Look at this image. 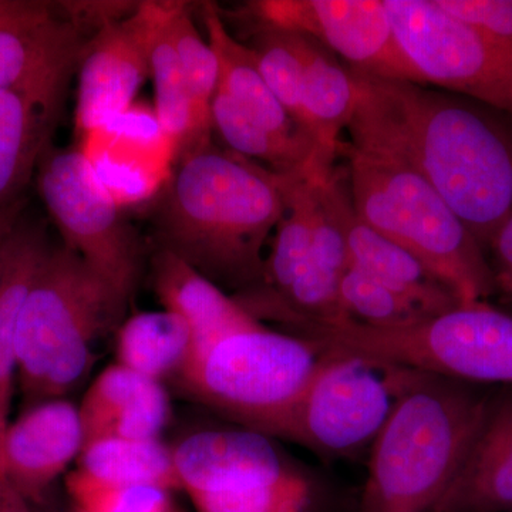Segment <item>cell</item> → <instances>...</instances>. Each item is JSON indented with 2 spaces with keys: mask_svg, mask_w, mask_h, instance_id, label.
I'll use <instances>...</instances> for the list:
<instances>
[{
  "mask_svg": "<svg viewBox=\"0 0 512 512\" xmlns=\"http://www.w3.org/2000/svg\"><path fill=\"white\" fill-rule=\"evenodd\" d=\"M350 72V146L416 168L487 252L512 215L511 114L427 84Z\"/></svg>",
  "mask_w": 512,
  "mask_h": 512,
  "instance_id": "6da1fadb",
  "label": "cell"
},
{
  "mask_svg": "<svg viewBox=\"0 0 512 512\" xmlns=\"http://www.w3.org/2000/svg\"><path fill=\"white\" fill-rule=\"evenodd\" d=\"M296 177L259 167L212 140L183 148L157 212L158 248L239 293L264 286L265 242Z\"/></svg>",
  "mask_w": 512,
  "mask_h": 512,
  "instance_id": "7a4b0ae2",
  "label": "cell"
},
{
  "mask_svg": "<svg viewBox=\"0 0 512 512\" xmlns=\"http://www.w3.org/2000/svg\"><path fill=\"white\" fill-rule=\"evenodd\" d=\"M390 369L397 399L372 444L363 511L431 512L456 477L493 392Z\"/></svg>",
  "mask_w": 512,
  "mask_h": 512,
  "instance_id": "3957f363",
  "label": "cell"
},
{
  "mask_svg": "<svg viewBox=\"0 0 512 512\" xmlns=\"http://www.w3.org/2000/svg\"><path fill=\"white\" fill-rule=\"evenodd\" d=\"M357 217L420 259L460 305L495 295L490 262L439 192L406 161L340 144Z\"/></svg>",
  "mask_w": 512,
  "mask_h": 512,
  "instance_id": "277c9868",
  "label": "cell"
},
{
  "mask_svg": "<svg viewBox=\"0 0 512 512\" xmlns=\"http://www.w3.org/2000/svg\"><path fill=\"white\" fill-rule=\"evenodd\" d=\"M126 299L69 248H52L15 336L16 372L30 402L60 399L83 379L94 342L119 325Z\"/></svg>",
  "mask_w": 512,
  "mask_h": 512,
  "instance_id": "5b68a950",
  "label": "cell"
},
{
  "mask_svg": "<svg viewBox=\"0 0 512 512\" xmlns=\"http://www.w3.org/2000/svg\"><path fill=\"white\" fill-rule=\"evenodd\" d=\"M322 359L311 340L258 325L221 339L177 376L198 400L245 429L284 437Z\"/></svg>",
  "mask_w": 512,
  "mask_h": 512,
  "instance_id": "8992f818",
  "label": "cell"
},
{
  "mask_svg": "<svg viewBox=\"0 0 512 512\" xmlns=\"http://www.w3.org/2000/svg\"><path fill=\"white\" fill-rule=\"evenodd\" d=\"M333 342L343 355L377 366L477 386H512V316L487 302L460 305L400 329L345 323Z\"/></svg>",
  "mask_w": 512,
  "mask_h": 512,
  "instance_id": "52a82bcc",
  "label": "cell"
},
{
  "mask_svg": "<svg viewBox=\"0 0 512 512\" xmlns=\"http://www.w3.org/2000/svg\"><path fill=\"white\" fill-rule=\"evenodd\" d=\"M37 187L64 247L128 301L140 278V239L83 151L50 146L37 168Z\"/></svg>",
  "mask_w": 512,
  "mask_h": 512,
  "instance_id": "ba28073f",
  "label": "cell"
},
{
  "mask_svg": "<svg viewBox=\"0 0 512 512\" xmlns=\"http://www.w3.org/2000/svg\"><path fill=\"white\" fill-rule=\"evenodd\" d=\"M404 55L424 82L512 116V45L461 22L434 0H383Z\"/></svg>",
  "mask_w": 512,
  "mask_h": 512,
  "instance_id": "9c48e42d",
  "label": "cell"
},
{
  "mask_svg": "<svg viewBox=\"0 0 512 512\" xmlns=\"http://www.w3.org/2000/svg\"><path fill=\"white\" fill-rule=\"evenodd\" d=\"M397 392L390 367L357 357L323 355L289 417L284 437L323 456H346L373 444Z\"/></svg>",
  "mask_w": 512,
  "mask_h": 512,
  "instance_id": "30bf717a",
  "label": "cell"
},
{
  "mask_svg": "<svg viewBox=\"0 0 512 512\" xmlns=\"http://www.w3.org/2000/svg\"><path fill=\"white\" fill-rule=\"evenodd\" d=\"M245 13L255 25L315 40L356 72L426 84L404 55L383 0H258Z\"/></svg>",
  "mask_w": 512,
  "mask_h": 512,
  "instance_id": "8fae6325",
  "label": "cell"
},
{
  "mask_svg": "<svg viewBox=\"0 0 512 512\" xmlns=\"http://www.w3.org/2000/svg\"><path fill=\"white\" fill-rule=\"evenodd\" d=\"M157 2H138L127 18L90 37L77 73L74 124L86 137L133 107L134 97L150 77L151 28Z\"/></svg>",
  "mask_w": 512,
  "mask_h": 512,
  "instance_id": "7c38bea8",
  "label": "cell"
},
{
  "mask_svg": "<svg viewBox=\"0 0 512 512\" xmlns=\"http://www.w3.org/2000/svg\"><path fill=\"white\" fill-rule=\"evenodd\" d=\"M90 37L62 2L0 0V93L73 76Z\"/></svg>",
  "mask_w": 512,
  "mask_h": 512,
  "instance_id": "4fadbf2b",
  "label": "cell"
},
{
  "mask_svg": "<svg viewBox=\"0 0 512 512\" xmlns=\"http://www.w3.org/2000/svg\"><path fill=\"white\" fill-rule=\"evenodd\" d=\"M84 138L87 143L80 150L121 208L150 200L164 188L178 153L156 113L140 107Z\"/></svg>",
  "mask_w": 512,
  "mask_h": 512,
  "instance_id": "5bb4252c",
  "label": "cell"
},
{
  "mask_svg": "<svg viewBox=\"0 0 512 512\" xmlns=\"http://www.w3.org/2000/svg\"><path fill=\"white\" fill-rule=\"evenodd\" d=\"M83 444L79 407L63 399L37 403L9 423L0 471L28 503H39L79 458Z\"/></svg>",
  "mask_w": 512,
  "mask_h": 512,
  "instance_id": "9a60e30c",
  "label": "cell"
},
{
  "mask_svg": "<svg viewBox=\"0 0 512 512\" xmlns=\"http://www.w3.org/2000/svg\"><path fill=\"white\" fill-rule=\"evenodd\" d=\"M320 188L342 227L350 265L419 303L431 315L460 306L456 295L420 259L357 217L349 185L339 171L335 170L333 177L328 183L320 184Z\"/></svg>",
  "mask_w": 512,
  "mask_h": 512,
  "instance_id": "2e32d148",
  "label": "cell"
},
{
  "mask_svg": "<svg viewBox=\"0 0 512 512\" xmlns=\"http://www.w3.org/2000/svg\"><path fill=\"white\" fill-rule=\"evenodd\" d=\"M173 460L188 495L268 483L289 468L268 436L248 429L194 434L174 448Z\"/></svg>",
  "mask_w": 512,
  "mask_h": 512,
  "instance_id": "e0dca14e",
  "label": "cell"
},
{
  "mask_svg": "<svg viewBox=\"0 0 512 512\" xmlns=\"http://www.w3.org/2000/svg\"><path fill=\"white\" fill-rule=\"evenodd\" d=\"M431 512H512V386L491 394L456 477Z\"/></svg>",
  "mask_w": 512,
  "mask_h": 512,
  "instance_id": "ac0fdd59",
  "label": "cell"
},
{
  "mask_svg": "<svg viewBox=\"0 0 512 512\" xmlns=\"http://www.w3.org/2000/svg\"><path fill=\"white\" fill-rule=\"evenodd\" d=\"M72 76L0 93V208L20 200L52 144Z\"/></svg>",
  "mask_w": 512,
  "mask_h": 512,
  "instance_id": "d6986e66",
  "label": "cell"
},
{
  "mask_svg": "<svg viewBox=\"0 0 512 512\" xmlns=\"http://www.w3.org/2000/svg\"><path fill=\"white\" fill-rule=\"evenodd\" d=\"M151 278L164 309L177 313L190 328L191 350L183 369L221 339L261 325L237 299L168 249L154 254Z\"/></svg>",
  "mask_w": 512,
  "mask_h": 512,
  "instance_id": "ffe728a7",
  "label": "cell"
},
{
  "mask_svg": "<svg viewBox=\"0 0 512 512\" xmlns=\"http://www.w3.org/2000/svg\"><path fill=\"white\" fill-rule=\"evenodd\" d=\"M84 444L104 439L157 440L170 417L163 384L120 363L94 379L79 406Z\"/></svg>",
  "mask_w": 512,
  "mask_h": 512,
  "instance_id": "44dd1931",
  "label": "cell"
},
{
  "mask_svg": "<svg viewBox=\"0 0 512 512\" xmlns=\"http://www.w3.org/2000/svg\"><path fill=\"white\" fill-rule=\"evenodd\" d=\"M356 104L355 77L326 47L309 39L302 83L299 130L311 138L313 161L309 181L328 183L335 173L340 133L348 128Z\"/></svg>",
  "mask_w": 512,
  "mask_h": 512,
  "instance_id": "7402d4cb",
  "label": "cell"
},
{
  "mask_svg": "<svg viewBox=\"0 0 512 512\" xmlns=\"http://www.w3.org/2000/svg\"><path fill=\"white\" fill-rule=\"evenodd\" d=\"M52 247L40 222L20 218L0 242V460L9 426L20 311ZM2 473V471H0Z\"/></svg>",
  "mask_w": 512,
  "mask_h": 512,
  "instance_id": "603a6c76",
  "label": "cell"
},
{
  "mask_svg": "<svg viewBox=\"0 0 512 512\" xmlns=\"http://www.w3.org/2000/svg\"><path fill=\"white\" fill-rule=\"evenodd\" d=\"M201 9L208 43L220 64L218 89L227 93L252 119L276 136L285 140H311L299 130L295 121L276 100L259 72L251 47L239 42L228 32L218 6L205 2Z\"/></svg>",
  "mask_w": 512,
  "mask_h": 512,
  "instance_id": "cb8c5ba5",
  "label": "cell"
},
{
  "mask_svg": "<svg viewBox=\"0 0 512 512\" xmlns=\"http://www.w3.org/2000/svg\"><path fill=\"white\" fill-rule=\"evenodd\" d=\"M171 5L173 2H157L148 60L154 84V113L164 133L177 144L180 151L200 141L194 101L171 39Z\"/></svg>",
  "mask_w": 512,
  "mask_h": 512,
  "instance_id": "d4e9b609",
  "label": "cell"
},
{
  "mask_svg": "<svg viewBox=\"0 0 512 512\" xmlns=\"http://www.w3.org/2000/svg\"><path fill=\"white\" fill-rule=\"evenodd\" d=\"M190 350V328L167 309L136 313L117 330V363L158 382L171 373L177 375Z\"/></svg>",
  "mask_w": 512,
  "mask_h": 512,
  "instance_id": "484cf974",
  "label": "cell"
},
{
  "mask_svg": "<svg viewBox=\"0 0 512 512\" xmlns=\"http://www.w3.org/2000/svg\"><path fill=\"white\" fill-rule=\"evenodd\" d=\"M211 124L232 153L268 164L275 173L305 175L308 180L313 161V144L308 138L285 140L276 136L220 89L212 100Z\"/></svg>",
  "mask_w": 512,
  "mask_h": 512,
  "instance_id": "4316f807",
  "label": "cell"
},
{
  "mask_svg": "<svg viewBox=\"0 0 512 512\" xmlns=\"http://www.w3.org/2000/svg\"><path fill=\"white\" fill-rule=\"evenodd\" d=\"M79 470L113 485H153L181 490L175 473L173 450L160 440L104 439L83 447Z\"/></svg>",
  "mask_w": 512,
  "mask_h": 512,
  "instance_id": "83f0119b",
  "label": "cell"
},
{
  "mask_svg": "<svg viewBox=\"0 0 512 512\" xmlns=\"http://www.w3.org/2000/svg\"><path fill=\"white\" fill-rule=\"evenodd\" d=\"M313 200L315 183L302 175L293 178L265 262V284L259 286L272 295L285 296L311 269Z\"/></svg>",
  "mask_w": 512,
  "mask_h": 512,
  "instance_id": "f1b7e54d",
  "label": "cell"
},
{
  "mask_svg": "<svg viewBox=\"0 0 512 512\" xmlns=\"http://www.w3.org/2000/svg\"><path fill=\"white\" fill-rule=\"evenodd\" d=\"M170 33L194 101L198 141H210L211 104L220 83V64L210 43L202 39L192 22L188 3L173 2L171 5Z\"/></svg>",
  "mask_w": 512,
  "mask_h": 512,
  "instance_id": "f546056e",
  "label": "cell"
},
{
  "mask_svg": "<svg viewBox=\"0 0 512 512\" xmlns=\"http://www.w3.org/2000/svg\"><path fill=\"white\" fill-rule=\"evenodd\" d=\"M255 29L249 47L254 52L259 72L276 100L299 127L309 37L269 26L255 25Z\"/></svg>",
  "mask_w": 512,
  "mask_h": 512,
  "instance_id": "4dcf8cb0",
  "label": "cell"
},
{
  "mask_svg": "<svg viewBox=\"0 0 512 512\" xmlns=\"http://www.w3.org/2000/svg\"><path fill=\"white\" fill-rule=\"evenodd\" d=\"M339 299L346 320L369 328H406L434 316L352 265L340 279Z\"/></svg>",
  "mask_w": 512,
  "mask_h": 512,
  "instance_id": "1f68e13d",
  "label": "cell"
},
{
  "mask_svg": "<svg viewBox=\"0 0 512 512\" xmlns=\"http://www.w3.org/2000/svg\"><path fill=\"white\" fill-rule=\"evenodd\" d=\"M197 512H311L315 485L288 468L268 483L222 493L191 494Z\"/></svg>",
  "mask_w": 512,
  "mask_h": 512,
  "instance_id": "d6a6232c",
  "label": "cell"
},
{
  "mask_svg": "<svg viewBox=\"0 0 512 512\" xmlns=\"http://www.w3.org/2000/svg\"><path fill=\"white\" fill-rule=\"evenodd\" d=\"M74 512H181L170 491L153 485H113L94 480L79 468L66 477Z\"/></svg>",
  "mask_w": 512,
  "mask_h": 512,
  "instance_id": "836d02e7",
  "label": "cell"
},
{
  "mask_svg": "<svg viewBox=\"0 0 512 512\" xmlns=\"http://www.w3.org/2000/svg\"><path fill=\"white\" fill-rule=\"evenodd\" d=\"M488 252L491 254L495 295L512 305V215L498 229Z\"/></svg>",
  "mask_w": 512,
  "mask_h": 512,
  "instance_id": "e575fe53",
  "label": "cell"
},
{
  "mask_svg": "<svg viewBox=\"0 0 512 512\" xmlns=\"http://www.w3.org/2000/svg\"><path fill=\"white\" fill-rule=\"evenodd\" d=\"M25 208V198H20V200L0 208V242L8 237L10 231L16 227L20 218L25 214Z\"/></svg>",
  "mask_w": 512,
  "mask_h": 512,
  "instance_id": "d590c367",
  "label": "cell"
},
{
  "mask_svg": "<svg viewBox=\"0 0 512 512\" xmlns=\"http://www.w3.org/2000/svg\"><path fill=\"white\" fill-rule=\"evenodd\" d=\"M2 512H32L30 503L15 488L10 487L6 480L3 488Z\"/></svg>",
  "mask_w": 512,
  "mask_h": 512,
  "instance_id": "8d00e7d4",
  "label": "cell"
},
{
  "mask_svg": "<svg viewBox=\"0 0 512 512\" xmlns=\"http://www.w3.org/2000/svg\"><path fill=\"white\" fill-rule=\"evenodd\" d=\"M3 488H5V478L0 473V512H2Z\"/></svg>",
  "mask_w": 512,
  "mask_h": 512,
  "instance_id": "74e56055",
  "label": "cell"
}]
</instances>
